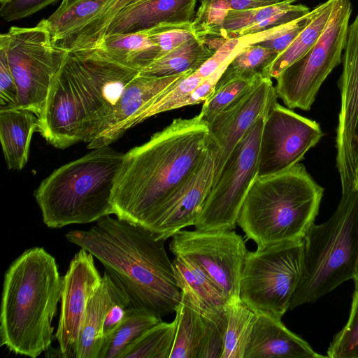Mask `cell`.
Listing matches in <instances>:
<instances>
[{
    "mask_svg": "<svg viewBox=\"0 0 358 358\" xmlns=\"http://www.w3.org/2000/svg\"><path fill=\"white\" fill-rule=\"evenodd\" d=\"M263 77L262 73L242 76L224 71L211 96L202 106L199 115L207 125L236 99L250 90Z\"/></svg>",
    "mask_w": 358,
    "mask_h": 358,
    "instance_id": "4dcf8cb0",
    "label": "cell"
},
{
    "mask_svg": "<svg viewBox=\"0 0 358 358\" xmlns=\"http://www.w3.org/2000/svg\"><path fill=\"white\" fill-rule=\"evenodd\" d=\"M128 307L127 305L123 303H116L108 310L103 326L104 343L120 324L124 317L126 309Z\"/></svg>",
    "mask_w": 358,
    "mask_h": 358,
    "instance_id": "ee69618b",
    "label": "cell"
},
{
    "mask_svg": "<svg viewBox=\"0 0 358 358\" xmlns=\"http://www.w3.org/2000/svg\"><path fill=\"white\" fill-rule=\"evenodd\" d=\"M175 320L176 335L169 358H198L204 327L203 317L181 298Z\"/></svg>",
    "mask_w": 358,
    "mask_h": 358,
    "instance_id": "f1b7e54d",
    "label": "cell"
},
{
    "mask_svg": "<svg viewBox=\"0 0 358 358\" xmlns=\"http://www.w3.org/2000/svg\"><path fill=\"white\" fill-rule=\"evenodd\" d=\"M198 358H221L227 328L226 310L213 318H204Z\"/></svg>",
    "mask_w": 358,
    "mask_h": 358,
    "instance_id": "74e56055",
    "label": "cell"
},
{
    "mask_svg": "<svg viewBox=\"0 0 358 358\" xmlns=\"http://www.w3.org/2000/svg\"><path fill=\"white\" fill-rule=\"evenodd\" d=\"M278 56L271 50L259 45L243 49L230 62L226 71L242 76L262 74L264 69Z\"/></svg>",
    "mask_w": 358,
    "mask_h": 358,
    "instance_id": "8d00e7d4",
    "label": "cell"
},
{
    "mask_svg": "<svg viewBox=\"0 0 358 358\" xmlns=\"http://www.w3.org/2000/svg\"><path fill=\"white\" fill-rule=\"evenodd\" d=\"M277 97L271 78L263 76L208 124L215 150L213 183L236 145L261 116L268 113Z\"/></svg>",
    "mask_w": 358,
    "mask_h": 358,
    "instance_id": "9a60e30c",
    "label": "cell"
},
{
    "mask_svg": "<svg viewBox=\"0 0 358 358\" xmlns=\"http://www.w3.org/2000/svg\"><path fill=\"white\" fill-rule=\"evenodd\" d=\"M116 303L130 306L127 294L105 271L98 289L88 301L75 357L99 358L104 344L103 322L108 310Z\"/></svg>",
    "mask_w": 358,
    "mask_h": 358,
    "instance_id": "44dd1931",
    "label": "cell"
},
{
    "mask_svg": "<svg viewBox=\"0 0 358 358\" xmlns=\"http://www.w3.org/2000/svg\"><path fill=\"white\" fill-rule=\"evenodd\" d=\"M58 0H8L1 4L0 16L6 22L29 17Z\"/></svg>",
    "mask_w": 358,
    "mask_h": 358,
    "instance_id": "ab89813d",
    "label": "cell"
},
{
    "mask_svg": "<svg viewBox=\"0 0 358 358\" xmlns=\"http://www.w3.org/2000/svg\"><path fill=\"white\" fill-rule=\"evenodd\" d=\"M357 181H358V173H357ZM356 185H357V183H356Z\"/></svg>",
    "mask_w": 358,
    "mask_h": 358,
    "instance_id": "681fc988",
    "label": "cell"
},
{
    "mask_svg": "<svg viewBox=\"0 0 358 358\" xmlns=\"http://www.w3.org/2000/svg\"><path fill=\"white\" fill-rule=\"evenodd\" d=\"M62 287L56 259L43 248L27 249L17 257L3 277L0 345L31 358L48 350Z\"/></svg>",
    "mask_w": 358,
    "mask_h": 358,
    "instance_id": "277c9868",
    "label": "cell"
},
{
    "mask_svg": "<svg viewBox=\"0 0 358 358\" xmlns=\"http://www.w3.org/2000/svg\"><path fill=\"white\" fill-rule=\"evenodd\" d=\"M234 57V56L231 55L219 69L204 78L199 85L180 103L179 108L187 106L203 103L208 99L213 93L220 78Z\"/></svg>",
    "mask_w": 358,
    "mask_h": 358,
    "instance_id": "7bdbcfd3",
    "label": "cell"
},
{
    "mask_svg": "<svg viewBox=\"0 0 358 358\" xmlns=\"http://www.w3.org/2000/svg\"><path fill=\"white\" fill-rule=\"evenodd\" d=\"M261 116L236 145L214 182L196 230H234L243 202L258 176L260 140L265 118Z\"/></svg>",
    "mask_w": 358,
    "mask_h": 358,
    "instance_id": "8fae6325",
    "label": "cell"
},
{
    "mask_svg": "<svg viewBox=\"0 0 358 358\" xmlns=\"http://www.w3.org/2000/svg\"><path fill=\"white\" fill-rule=\"evenodd\" d=\"M327 353L330 358H358V285H355L348 320L334 336Z\"/></svg>",
    "mask_w": 358,
    "mask_h": 358,
    "instance_id": "d590c367",
    "label": "cell"
},
{
    "mask_svg": "<svg viewBox=\"0 0 358 358\" xmlns=\"http://www.w3.org/2000/svg\"><path fill=\"white\" fill-rule=\"evenodd\" d=\"M324 188L297 164L257 176L243 202L237 224L257 249L302 240L318 214Z\"/></svg>",
    "mask_w": 358,
    "mask_h": 358,
    "instance_id": "5b68a950",
    "label": "cell"
},
{
    "mask_svg": "<svg viewBox=\"0 0 358 358\" xmlns=\"http://www.w3.org/2000/svg\"><path fill=\"white\" fill-rule=\"evenodd\" d=\"M94 256L83 248L75 254L62 276L60 313L55 337L62 357H75L78 336L87 306L98 289L101 278Z\"/></svg>",
    "mask_w": 358,
    "mask_h": 358,
    "instance_id": "2e32d148",
    "label": "cell"
},
{
    "mask_svg": "<svg viewBox=\"0 0 358 358\" xmlns=\"http://www.w3.org/2000/svg\"><path fill=\"white\" fill-rule=\"evenodd\" d=\"M227 328L221 358H244L256 313L241 299L226 306Z\"/></svg>",
    "mask_w": 358,
    "mask_h": 358,
    "instance_id": "f546056e",
    "label": "cell"
},
{
    "mask_svg": "<svg viewBox=\"0 0 358 358\" xmlns=\"http://www.w3.org/2000/svg\"><path fill=\"white\" fill-rule=\"evenodd\" d=\"M342 63L336 140V168L343 194L356 189L358 173V15L349 24Z\"/></svg>",
    "mask_w": 358,
    "mask_h": 358,
    "instance_id": "5bb4252c",
    "label": "cell"
},
{
    "mask_svg": "<svg viewBox=\"0 0 358 358\" xmlns=\"http://www.w3.org/2000/svg\"><path fill=\"white\" fill-rule=\"evenodd\" d=\"M310 17V10L306 15L287 23L285 28L273 37L259 44L276 52H283L295 39L307 24Z\"/></svg>",
    "mask_w": 358,
    "mask_h": 358,
    "instance_id": "60d3db41",
    "label": "cell"
},
{
    "mask_svg": "<svg viewBox=\"0 0 358 358\" xmlns=\"http://www.w3.org/2000/svg\"><path fill=\"white\" fill-rule=\"evenodd\" d=\"M353 280H354V282H355V285H358V261H357L355 275V277L353 278Z\"/></svg>",
    "mask_w": 358,
    "mask_h": 358,
    "instance_id": "bcb514c9",
    "label": "cell"
},
{
    "mask_svg": "<svg viewBox=\"0 0 358 358\" xmlns=\"http://www.w3.org/2000/svg\"><path fill=\"white\" fill-rule=\"evenodd\" d=\"M176 329L175 319L171 322H159L131 343L120 358H169Z\"/></svg>",
    "mask_w": 358,
    "mask_h": 358,
    "instance_id": "d6a6232c",
    "label": "cell"
},
{
    "mask_svg": "<svg viewBox=\"0 0 358 358\" xmlns=\"http://www.w3.org/2000/svg\"><path fill=\"white\" fill-rule=\"evenodd\" d=\"M324 357L317 353L306 341L289 330L281 320L264 313H256L244 358Z\"/></svg>",
    "mask_w": 358,
    "mask_h": 358,
    "instance_id": "ffe728a7",
    "label": "cell"
},
{
    "mask_svg": "<svg viewBox=\"0 0 358 358\" xmlns=\"http://www.w3.org/2000/svg\"><path fill=\"white\" fill-rule=\"evenodd\" d=\"M356 189H358V181H357V185H356Z\"/></svg>",
    "mask_w": 358,
    "mask_h": 358,
    "instance_id": "c3c4849f",
    "label": "cell"
},
{
    "mask_svg": "<svg viewBox=\"0 0 358 358\" xmlns=\"http://www.w3.org/2000/svg\"><path fill=\"white\" fill-rule=\"evenodd\" d=\"M310 9L301 4H294V6L285 11L271 16L259 23L250 25L238 31L233 38L255 34L265 29L286 24L303 16L310 12Z\"/></svg>",
    "mask_w": 358,
    "mask_h": 358,
    "instance_id": "b9f144b4",
    "label": "cell"
},
{
    "mask_svg": "<svg viewBox=\"0 0 358 358\" xmlns=\"http://www.w3.org/2000/svg\"><path fill=\"white\" fill-rule=\"evenodd\" d=\"M193 72L162 77L138 73L127 84L98 134L87 143V148L92 150L109 146L124 134L128 122L143 107L177 80Z\"/></svg>",
    "mask_w": 358,
    "mask_h": 358,
    "instance_id": "ac0fdd59",
    "label": "cell"
},
{
    "mask_svg": "<svg viewBox=\"0 0 358 358\" xmlns=\"http://www.w3.org/2000/svg\"><path fill=\"white\" fill-rule=\"evenodd\" d=\"M67 241L91 253L127 294L131 307L162 317L181 301L166 240L150 229L105 216L87 230H73Z\"/></svg>",
    "mask_w": 358,
    "mask_h": 358,
    "instance_id": "3957f363",
    "label": "cell"
},
{
    "mask_svg": "<svg viewBox=\"0 0 358 358\" xmlns=\"http://www.w3.org/2000/svg\"><path fill=\"white\" fill-rule=\"evenodd\" d=\"M8 0H0V3L1 4H3L5 3L6 2H7Z\"/></svg>",
    "mask_w": 358,
    "mask_h": 358,
    "instance_id": "7dc6e473",
    "label": "cell"
},
{
    "mask_svg": "<svg viewBox=\"0 0 358 358\" xmlns=\"http://www.w3.org/2000/svg\"><path fill=\"white\" fill-rule=\"evenodd\" d=\"M211 145L196 171L150 217L144 227L166 240L194 225L213 185L215 155Z\"/></svg>",
    "mask_w": 358,
    "mask_h": 358,
    "instance_id": "e0dca14e",
    "label": "cell"
},
{
    "mask_svg": "<svg viewBox=\"0 0 358 358\" xmlns=\"http://www.w3.org/2000/svg\"><path fill=\"white\" fill-rule=\"evenodd\" d=\"M200 1V0H199ZM234 10L255 8L277 4L287 0H226ZM291 1V0H290Z\"/></svg>",
    "mask_w": 358,
    "mask_h": 358,
    "instance_id": "f6af8a7d",
    "label": "cell"
},
{
    "mask_svg": "<svg viewBox=\"0 0 358 358\" xmlns=\"http://www.w3.org/2000/svg\"><path fill=\"white\" fill-rule=\"evenodd\" d=\"M303 240L248 251L241 279V300L256 313L281 320L299 282Z\"/></svg>",
    "mask_w": 358,
    "mask_h": 358,
    "instance_id": "ba28073f",
    "label": "cell"
},
{
    "mask_svg": "<svg viewBox=\"0 0 358 358\" xmlns=\"http://www.w3.org/2000/svg\"><path fill=\"white\" fill-rule=\"evenodd\" d=\"M17 88L9 65L7 50L0 40V110L17 108Z\"/></svg>",
    "mask_w": 358,
    "mask_h": 358,
    "instance_id": "f35d334b",
    "label": "cell"
},
{
    "mask_svg": "<svg viewBox=\"0 0 358 358\" xmlns=\"http://www.w3.org/2000/svg\"><path fill=\"white\" fill-rule=\"evenodd\" d=\"M139 72L99 47L69 51L38 116L37 131L59 149L89 143Z\"/></svg>",
    "mask_w": 358,
    "mask_h": 358,
    "instance_id": "7a4b0ae2",
    "label": "cell"
},
{
    "mask_svg": "<svg viewBox=\"0 0 358 358\" xmlns=\"http://www.w3.org/2000/svg\"><path fill=\"white\" fill-rule=\"evenodd\" d=\"M203 79L197 71L179 79L143 107L128 122L126 131L152 116L179 108L180 103L199 85Z\"/></svg>",
    "mask_w": 358,
    "mask_h": 358,
    "instance_id": "1f68e13d",
    "label": "cell"
},
{
    "mask_svg": "<svg viewBox=\"0 0 358 358\" xmlns=\"http://www.w3.org/2000/svg\"><path fill=\"white\" fill-rule=\"evenodd\" d=\"M38 117L31 110L13 108L0 110V139L8 169L20 171L26 165Z\"/></svg>",
    "mask_w": 358,
    "mask_h": 358,
    "instance_id": "603a6c76",
    "label": "cell"
},
{
    "mask_svg": "<svg viewBox=\"0 0 358 358\" xmlns=\"http://www.w3.org/2000/svg\"><path fill=\"white\" fill-rule=\"evenodd\" d=\"M302 240V272L291 310L353 280L358 261V189L341 194L331 216L322 224L313 223Z\"/></svg>",
    "mask_w": 358,
    "mask_h": 358,
    "instance_id": "52a82bcc",
    "label": "cell"
},
{
    "mask_svg": "<svg viewBox=\"0 0 358 358\" xmlns=\"http://www.w3.org/2000/svg\"><path fill=\"white\" fill-rule=\"evenodd\" d=\"M196 3V0H141L127 6L114 18L104 38L149 29L162 23L192 22Z\"/></svg>",
    "mask_w": 358,
    "mask_h": 358,
    "instance_id": "d6986e66",
    "label": "cell"
},
{
    "mask_svg": "<svg viewBox=\"0 0 358 358\" xmlns=\"http://www.w3.org/2000/svg\"><path fill=\"white\" fill-rule=\"evenodd\" d=\"M174 257L173 271L182 299L204 318L224 313L228 302L217 287L189 260Z\"/></svg>",
    "mask_w": 358,
    "mask_h": 358,
    "instance_id": "7402d4cb",
    "label": "cell"
},
{
    "mask_svg": "<svg viewBox=\"0 0 358 358\" xmlns=\"http://www.w3.org/2000/svg\"><path fill=\"white\" fill-rule=\"evenodd\" d=\"M124 156L109 146L99 148L55 170L34 193L43 223L59 229L113 214L112 193Z\"/></svg>",
    "mask_w": 358,
    "mask_h": 358,
    "instance_id": "8992f818",
    "label": "cell"
},
{
    "mask_svg": "<svg viewBox=\"0 0 358 358\" xmlns=\"http://www.w3.org/2000/svg\"><path fill=\"white\" fill-rule=\"evenodd\" d=\"M215 40L194 38L157 59L139 73L150 76H169L197 71L218 49Z\"/></svg>",
    "mask_w": 358,
    "mask_h": 358,
    "instance_id": "cb8c5ba5",
    "label": "cell"
},
{
    "mask_svg": "<svg viewBox=\"0 0 358 358\" xmlns=\"http://www.w3.org/2000/svg\"><path fill=\"white\" fill-rule=\"evenodd\" d=\"M336 0H326L310 10V17L292 43L262 71L265 77L276 79L289 66L301 57L324 30Z\"/></svg>",
    "mask_w": 358,
    "mask_h": 358,
    "instance_id": "484cf974",
    "label": "cell"
},
{
    "mask_svg": "<svg viewBox=\"0 0 358 358\" xmlns=\"http://www.w3.org/2000/svg\"><path fill=\"white\" fill-rule=\"evenodd\" d=\"M174 256L182 257L201 269L222 292L228 303L240 299L241 279L248 252L234 230H180L169 245Z\"/></svg>",
    "mask_w": 358,
    "mask_h": 358,
    "instance_id": "7c38bea8",
    "label": "cell"
},
{
    "mask_svg": "<svg viewBox=\"0 0 358 358\" xmlns=\"http://www.w3.org/2000/svg\"><path fill=\"white\" fill-rule=\"evenodd\" d=\"M292 1L287 0L277 4L255 8L231 9L224 22L223 38L225 41L231 38L240 30L292 8L294 5Z\"/></svg>",
    "mask_w": 358,
    "mask_h": 358,
    "instance_id": "e575fe53",
    "label": "cell"
},
{
    "mask_svg": "<svg viewBox=\"0 0 358 358\" xmlns=\"http://www.w3.org/2000/svg\"><path fill=\"white\" fill-rule=\"evenodd\" d=\"M162 321L161 317L145 309L128 307L122 322L104 343L99 358H120L131 343Z\"/></svg>",
    "mask_w": 358,
    "mask_h": 358,
    "instance_id": "83f0119b",
    "label": "cell"
},
{
    "mask_svg": "<svg viewBox=\"0 0 358 358\" xmlns=\"http://www.w3.org/2000/svg\"><path fill=\"white\" fill-rule=\"evenodd\" d=\"M154 27L136 32L105 37L98 47L111 59L141 71L159 57L157 45L152 38Z\"/></svg>",
    "mask_w": 358,
    "mask_h": 358,
    "instance_id": "d4e9b609",
    "label": "cell"
},
{
    "mask_svg": "<svg viewBox=\"0 0 358 358\" xmlns=\"http://www.w3.org/2000/svg\"><path fill=\"white\" fill-rule=\"evenodd\" d=\"M291 1H292L293 2H295V1H299V0H291Z\"/></svg>",
    "mask_w": 358,
    "mask_h": 358,
    "instance_id": "f907efd6",
    "label": "cell"
},
{
    "mask_svg": "<svg viewBox=\"0 0 358 358\" xmlns=\"http://www.w3.org/2000/svg\"><path fill=\"white\" fill-rule=\"evenodd\" d=\"M351 13L350 0H336L315 45L276 78L278 97L289 108L309 110L323 82L342 62Z\"/></svg>",
    "mask_w": 358,
    "mask_h": 358,
    "instance_id": "30bf717a",
    "label": "cell"
},
{
    "mask_svg": "<svg viewBox=\"0 0 358 358\" xmlns=\"http://www.w3.org/2000/svg\"><path fill=\"white\" fill-rule=\"evenodd\" d=\"M112 0H62L45 22L57 44L78 31L92 20Z\"/></svg>",
    "mask_w": 358,
    "mask_h": 358,
    "instance_id": "4316f807",
    "label": "cell"
},
{
    "mask_svg": "<svg viewBox=\"0 0 358 358\" xmlns=\"http://www.w3.org/2000/svg\"><path fill=\"white\" fill-rule=\"evenodd\" d=\"M322 136L317 122L276 101L264 120L257 176L278 173L299 164Z\"/></svg>",
    "mask_w": 358,
    "mask_h": 358,
    "instance_id": "4fadbf2b",
    "label": "cell"
},
{
    "mask_svg": "<svg viewBox=\"0 0 358 358\" xmlns=\"http://www.w3.org/2000/svg\"><path fill=\"white\" fill-rule=\"evenodd\" d=\"M191 28L196 37L201 39L223 38V24L231 9L226 0H200ZM224 39V38H223Z\"/></svg>",
    "mask_w": 358,
    "mask_h": 358,
    "instance_id": "836d02e7",
    "label": "cell"
},
{
    "mask_svg": "<svg viewBox=\"0 0 358 358\" xmlns=\"http://www.w3.org/2000/svg\"><path fill=\"white\" fill-rule=\"evenodd\" d=\"M211 147L199 114L177 118L124 153L112 193L113 214L144 227L159 206L199 167Z\"/></svg>",
    "mask_w": 358,
    "mask_h": 358,
    "instance_id": "6da1fadb",
    "label": "cell"
},
{
    "mask_svg": "<svg viewBox=\"0 0 358 358\" xmlns=\"http://www.w3.org/2000/svg\"><path fill=\"white\" fill-rule=\"evenodd\" d=\"M17 88V108L41 115L68 50L52 40L45 19L33 27L13 26L0 35Z\"/></svg>",
    "mask_w": 358,
    "mask_h": 358,
    "instance_id": "9c48e42d",
    "label": "cell"
}]
</instances>
